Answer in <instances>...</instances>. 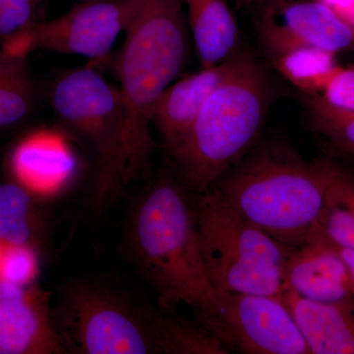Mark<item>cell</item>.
<instances>
[{
    "label": "cell",
    "instance_id": "6da1fadb",
    "mask_svg": "<svg viewBox=\"0 0 354 354\" xmlns=\"http://www.w3.org/2000/svg\"><path fill=\"white\" fill-rule=\"evenodd\" d=\"M125 247L158 305L190 307L206 325L216 313L218 291L203 259L194 214V194L167 165L142 191L129 209Z\"/></svg>",
    "mask_w": 354,
    "mask_h": 354
},
{
    "label": "cell",
    "instance_id": "7a4b0ae2",
    "mask_svg": "<svg viewBox=\"0 0 354 354\" xmlns=\"http://www.w3.org/2000/svg\"><path fill=\"white\" fill-rule=\"evenodd\" d=\"M51 312L65 354H227L198 321L95 281L62 286Z\"/></svg>",
    "mask_w": 354,
    "mask_h": 354
},
{
    "label": "cell",
    "instance_id": "3957f363",
    "mask_svg": "<svg viewBox=\"0 0 354 354\" xmlns=\"http://www.w3.org/2000/svg\"><path fill=\"white\" fill-rule=\"evenodd\" d=\"M339 171L286 144L258 142L212 188L279 243L299 247L318 232Z\"/></svg>",
    "mask_w": 354,
    "mask_h": 354
},
{
    "label": "cell",
    "instance_id": "277c9868",
    "mask_svg": "<svg viewBox=\"0 0 354 354\" xmlns=\"http://www.w3.org/2000/svg\"><path fill=\"white\" fill-rule=\"evenodd\" d=\"M115 69L125 114L124 184L148 174L157 144L148 113L187 62L189 37L183 0H130Z\"/></svg>",
    "mask_w": 354,
    "mask_h": 354
},
{
    "label": "cell",
    "instance_id": "5b68a950",
    "mask_svg": "<svg viewBox=\"0 0 354 354\" xmlns=\"http://www.w3.org/2000/svg\"><path fill=\"white\" fill-rule=\"evenodd\" d=\"M272 100L267 74L250 55L209 97L189 132L169 156V169L193 194L214 184L258 143Z\"/></svg>",
    "mask_w": 354,
    "mask_h": 354
},
{
    "label": "cell",
    "instance_id": "8992f818",
    "mask_svg": "<svg viewBox=\"0 0 354 354\" xmlns=\"http://www.w3.org/2000/svg\"><path fill=\"white\" fill-rule=\"evenodd\" d=\"M194 214L203 259L216 290L281 298L292 247L256 227L214 188L194 194Z\"/></svg>",
    "mask_w": 354,
    "mask_h": 354
},
{
    "label": "cell",
    "instance_id": "52a82bcc",
    "mask_svg": "<svg viewBox=\"0 0 354 354\" xmlns=\"http://www.w3.org/2000/svg\"><path fill=\"white\" fill-rule=\"evenodd\" d=\"M53 114L90 153L93 205L101 209L124 185V106L118 88L92 67L70 70L50 91Z\"/></svg>",
    "mask_w": 354,
    "mask_h": 354
},
{
    "label": "cell",
    "instance_id": "ba28073f",
    "mask_svg": "<svg viewBox=\"0 0 354 354\" xmlns=\"http://www.w3.org/2000/svg\"><path fill=\"white\" fill-rule=\"evenodd\" d=\"M228 351L311 354L281 298L218 291L215 315L205 326Z\"/></svg>",
    "mask_w": 354,
    "mask_h": 354
},
{
    "label": "cell",
    "instance_id": "9c48e42d",
    "mask_svg": "<svg viewBox=\"0 0 354 354\" xmlns=\"http://www.w3.org/2000/svg\"><path fill=\"white\" fill-rule=\"evenodd\" d=\"M129 14L130 0L77 1L68 12L39 21L3 48L26 55L43 50L101 60L127 29Z\"/></svg>",
    "mask_w": 354,
    "mask_h": 354
},
{
    "label": "cell",
    "instance_id": "30bf717a",
    "mask_svg": "<svg viewBox=\"0 0 354 354\" xmlns=\"http://www.w3.org/2000/svg\"><path fill=\"white\" fill-rule=\"evenodd\" d=\"M258 20L261 44L271 60L301 48L346 50L354 30L321 0H263Z\"/></svg>",
    "mask_w": 354,
    "mask_h": 354
},
{
    "label": "cell",
    "instance_id": "8fae6325",
    "mask_svg": "<svg viewBox=\"0 0 354 354\" xmlns=\"http://www.w3.org/2000/svg\"><path fill=\"white\" fill-rule=\"evenodd\" d=\"M48 291L0 279V354H65Z\"/></svg>",
    "mask_w": 354,
    "mask_h": 354
},
{
    "label": "cell",
    "instance_id": "7c38bea8",
    "mask_svg": "<svg viewBox=\"0 0 354 354\" xmlns=\"http://www.w3.org/2000/svg\"><path fill=\"white\" fill-rule=\"evenodd\" d=\"M249 57L250 53L241 51L223 64L201 68L172 83L153 102L149 121L157 130L169 157L181 145L209 97L243 66Z\"/></svg>",
    "mask_w": 354,
    "mask_h": 354
},
{
    "label": "cell",
    "instance_id": "4fadbf2b",
    "mask_svg": "<svg viewBox=\"0 0 354 354\" xmlns=\"http://www.w3.org/2000/svg\"><path fill=\"white\" fill-rule=\"evenodd\" d=\"M285 288L317 304L354 307V278L337 247L315 235L292 247L286 259Z\"/></svg>",
    "mask_w": 354,
    "mask_h": 354
},
{
    "label": "cell",
    "instance_id": "5bb4252c",
    "mask_svg": "<svg viewBox=\"0 0 354 354\" xmlns=\"http://www.w3.org/2000/svg\"><path fill=\"white\" fill-rule=\"evenodd\" d=\"M281 300L290 309L311 354H354V307L322 304L285 288Z\"/></svg>",
    "mask_w": 354,
    "mask_h": 354
},
{
    "label": "cell",
    "instance_id": "9a60e30c",
    "mask_svg": "<svg viewBox=\"0 0 354 354\" xmlns=\"http://www.w3.org/2000/svg\"><path fill=\"white\" fill-rule=\"evenodd\" d=\"M201 68L241 53V34L225 0H183Z\"/></svg>",
    "mask_w": 354,
    "mask_h": 354
},
{
    "label": "cell",
    "instance_id": "2e32d148",
    "mask_svg": "<svg viewBox=\"0 0 354 354\" xmlns=\"http://www.w3.org/2000/svg\"><path fill=\"white\" fill-rule=\"evenodd\" d=\"M44 198L14 178L0 184V246H30L39 252L48 232Z\"/></svg>",
    "mask_w": 354,
    "mask_h": 354
},
{
    "label": "cell",
    "instance_id": "e0dca14e",
    "mask_svg": "<svg viewBox=\"0 0 354 354\" xmlns=\"http://www.w3.org/2000/svg\"><path fill=\"white\" fill-rule=\"evenodd\" d=\"M68 169L64 153L39 138L25 140L11 158L13 178L44 197L62 183Z\"/></svg>",
    "mask_w": 354,
    "mask_h": 354
},
{
    "label": "cell",
    "instance_id": "ac0fdd59",
    "mask_svg": "<svg viewBox=\"0 0 354 354\" xmlns=\"http://www.w3.org/2000/svg\"><path fill=\"white\" fill-rule=\"evenodd\" d=\"M26 53L0 50V129L15 127L34 111L37 88Z\"/></svg>",
    "mask_w": 354,
    "mask_h": 354
},
{
    "label": "cell",
    "instance_id": "d6986e66",
    "mask_svg": "<svg viewBox=\"0 0 354 354\" xmlns=\"http://www.w3.org/2000/svg\"><path fill=\"white\" fill-rule=\"evenodd\" d=\"M335 53L319 48H301L272 60L274 67L293 85L308 91H323L337 68Z\"/></svg>",
    "mask_w": 354,
    "mask_h": 354
},
{
    "label": "cell",
    "instance_id": "ffe728a7",
    "mask_svg": "<svg viewBox=\"0 0 354 354\" xmlns=\"http://www.w3.org/2000/svg\"><path fill=\"white\" fill-rule=\"evenodd\" d=\"M39 274V252L30 246H0V279L27 285Z\"/></svg>",
    "mask_w": 354,
    "mask_h": 354
},
{
    "label": "cell",
    "instance_id": "44dd1931",
    "mask_svg": "<svg viewBox=\"0 0 354 354\" xmlns=\"http://www.w3.org/2000/svg\"><path fill=\"white\" fill-rule=\"evenodd\" d=\"M316 235H320L335 245L354 251V213L335 199L332 191L329 205Z\"/></svg>",
    "mask_w": 354,
    "mask_h": 354
},
{
    "label": "cell",
    "instance_id": "7402d4cb",
    "mask_svg": "<svg viewBox=\"0 0 354 354\" xmlns=\"http://www.w3.org/2000/svg\"><path fill=\"white\" fill-rule=\"evenodd\" d=\"M311 111L318 127L337 144L354 152V113L337 111L315 99Z\"/></svg>",
    "mask_w": 354,
    "mask_h": 354
},
{
    "label": "cell",
    "instance_id": "603a6c76",
    "mask_svg": "<svg viewBox=\"0 0 354 354\" xmlns=\"http://www.w3.org/2000/svg\"><path fill=\"white\" fill-rule=\"evenodd\" d=\"M322 92L320 100L330 108L354 113V68L337 66Z\"/></svg>",
    "mask_w": 354,
    "mask_h": 354
},
{
    "label": "cell",
    "instance_id": "cb8c5ba5",
    "mask_svg": "<svg viewBox=\"0 0 354 354\" xmlns=\"http://www.w3.org/2000/svg\"><path fill=\"white\" fill-rule=\"evenodd\" d=\"M321 1L330 6L344 19H346V15L354 6V0H321Z\"/></svg>",
    "mask_w": 354,
    "mask_h": 354
},
{
    "label": "cell",
    "instance_id": "d4e9b609",
    "mask_svg": "<svg viewBox=\"0 0 354 354\" xmlns=\"http://www.w3.org/2000/svg\"><path fill=\"white\" fill-rule=\"evenodd\" d=\"M335 246L337 247V251H339L342 257L346 261V264L348 265L349 269H351V274H353L354 278V251L349 250V249L342 248V247L337 245Z\"/></svg>",
    "mask_w": 354,
    "mask_h": 354
},
{
    "label": "cell",
    "instance_id": "484cf974",
    "mask_svg": "<svg viewBox=\"0 0 354 354\" xmlns=\"http://www.w3.org/2000/svg\"><path fill=\"white\" fill-rule=\"evenodd\" d=\"M344 20H346V22H348V24L353 28L354 30V6L353 8H351V10L349 11V13L348 15H346V19Z\"/></svg>",
    "mask_w": 354,
    "mask_h": 354
},
{
    "label": "cell",
    "instance_id": "4316f807",
    "mask_svg": "<svg viewBox=\"0 0 354 354\" xmlns=\"http://www.w3.org/2000/svg\"><path fill=\"white\" fill-rule=\"evenodd\" d=\"M237 1H239V3L250 4L254 3V2H261L262 0H237Z\"/></svg>",
    "mask_w": 354,
    "mask_h": 354
},
{
    "label": "cell",
    "instance_id": "83f0119b",
    "mask_svg": "<svg viewBox=\"0 0 354 354\" xmlns=\"http://www.w3.org/2000/svg\"><path fill=\"white\" fill-rule=\"evenodd\" d=\"M41 2L46 1V0H41ZM76 1H84V0H76Z\"/></svg>",
    "mask_w": 354,
    "mask_h": 354
},
{
    "label": "cell",
    "instance_id": "f1b7e54d",
    "mask_svg": "<svg viewBox=\"0 0 354 354\" xmlns=\"http://www.w3.org/2000/svg\"><path fill=\"white\" fill-rule=\"evenodd\" d=\"M262 1H263V0H262Z\"/></svg>",
    "mask_w": 354,
    "mask_h": 354
}]
</instances>
